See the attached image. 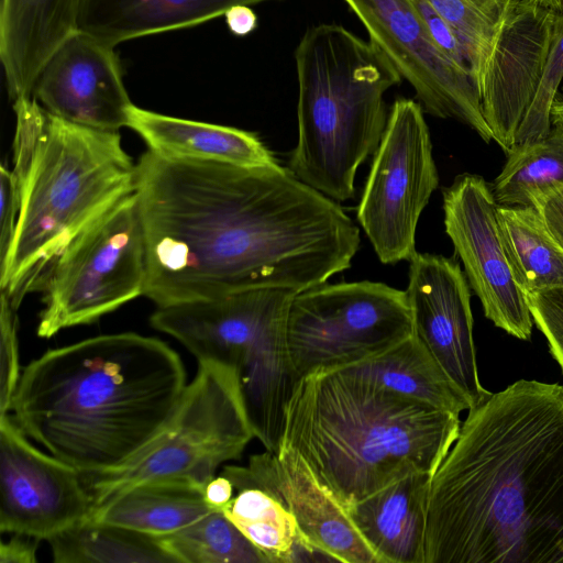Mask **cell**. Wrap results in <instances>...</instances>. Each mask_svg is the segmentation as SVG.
<instances>
[{
    "mask_svg": "<svg viewBox=\"0 0 563 563\" xmlns=\"http://www.w3.org/2000/svg\"><path fill=\"white\" fill-rule=\"evenodd\" d=\"M161 540L178 563H267L222 510H213Z\"/></svg>",
    "mask_w": 563,
    "mask_h": 563,
    "instance_id": "29",
    "label": "cell"
},
{
    "mask_svg": "<svg viewBox=\"0 0 563 563\" xmlns=\"http://www.w3.org/2000/svg\"><path fill=\"white\" fill-rule=\"evenodd\" d=\"M406 289L415 333L472 406L487 396L479 382L473 338L470 285L460 264L416 253Z\"/></svg>",
    "mask_w": 563,
    "mask_h": 563,
    "instance_id": "17",
    "label": "cell"
},
{
    "mask_svg": "<svg viewBox=\"0 0 563 563\" xmlns=\"http://www.w3.org/2000/svg\"><path fill=\"white\" fill-rule=\"evenodd\" d=\"M146 245L139 198L126 196L77 235L52 266L36 333L90 324L144 296Z\"/></svg>",
    "mask_w": 563,
    "mask_h": 563,
    "instance_id": "9",
    "label": "cell"
},
{
    "mask_svg": "<svg viewBox=\"0 0 563 563\" xmlns=\"http://www.w3.org/2000/svg\"><path fill=\"white\" fill-rule=\"evenodd\" d=\"M460 427L459 415L349 368H317L294 385L279 446L300 454L346 509L407 475L433 476Z\"/></svg>",
    "mask_w": 563,
    "mask_h": 563,
    "instance_id": "4",
    "label": "cell"
},
{
    "mask_svg": "<svg viewBox=\"0 0 563 563\" xmlns=\"http://www.w3.org/2000/svg\"><path fill=\"white\" fill-rule=\"evenodd\" d=\"M444 228L485 317L508 334L529 340L533 319L514 274L500 230L498 205L483 177L459 175L443 190Z\"/></svg>",
    "mask_w": 563,
    "mask_h": 563,
    "instance_id": "13",
    "label": "cell"
},
{
    "mask_svg": "<svg viewBox=\"0 0 563 563\" xmlns=\"http://www.w3.org/2000/svg\"><path fill=\"white\" fill-rule=\"evenodd\" d=\"M504 244L522 289L529 294L563 287V249L532 207L498 206Z\"/></svg>",
    "mask_w": 563,
    "mask_h": 563,
    "instance_id": "26",
    "label": "cell"
},
{
    "mask_svg": "<svg viewBox=\"0 0 563 563\" xmlns=\"http://www.w3.org/2000/svg\"><path fill=\"white\" fill-rule=\"evenodd\" d=\"M146 245L144 296L157 307L255 288L297 292L351 267L360 229L338 201L278 163H136Z\"/></svg>",
    "mask_w": 563,
    "mask_h": 563,
    "instance_id": "1",
    "label": "cell"
},
{
    "mask_svg": "<svg viewBox=\"0 0 563 563\" xmlns=\"http://www.w3.org/2000/svg\"><path fill=\"white\" fill-rule=\"evenodd\" d=\"M412 334L406 290L369 280L299 291L287 317L288 356L297 380L317 368L362 363Z\"/></svg>",
    "mask_w": 563,
    "mask_h": 563,
    "instance_id": "10",
    "label": "cell"
},
{
    "mask_svg": "<svg viewBox=\"0 0 563 563\" xmlns=\"http://www.w3.org/2000/svg\"><path fill=\"white\" fill-rule=\"evenodd\" d=\"M128 128L142 137L150 151L166 158L243 167L277 164L256 134L232 126L170 117L132 104Z\"/></svg>",
    "mask_w": 563,
    "mask_h": 563,
    "instance_id": "21",
    "label": "cell"
},
{
    "mask_svg": "<svg viewBox=\"0 0 563 563\" xmlns=\"http://www.w3.org/2000/svg\"><path fill=\"white\" fill-rule=\"evenodd\" d=\"M533 323L563 372V287L527 294Z\"/></svg>",
    "mask_w": 563,
    "mask_h": 563,
    "instance_id": "33",
    "label": "cell"
},
{
    "mask_svg": "<svg viewBox=\"0 0 563 563\" xmlns=\"http://www.w3.org/2000/svg\"><path fill=\"white\" fill-rule=\"evenodd\" d=\"M234 486L224 475L214 476L205 486V498L214 510H222L233 498Z\"/></svg>",
    "mask_w": 563,
    "mask_h": 563,
    "instance_id": "39",
    "label": "cell"
},
{
    "mask_svg": "<svg viewBox=\"0 0 563 563\" xmlns=\"http://www.w3.org/2000/svg\"><path fill=\"white\" fill-rule=\"evenodd\" d=\"M431 478L407 475L345 509L379 563H424Z\"/></svg>",
    "mask_w": 563,
    "mask_h": 563,
    "instance_id": "20",
    "label": "cell"
},
{
    "mask_svg": "<svg viewBox=\"0 0 563 563\" xmlns=\"http://www.w3.org/2000/svg\"><path fill=\"white\" fill-rule=\"evenodd\" d=\"M47 542L55 563H178L161 538L92 518Z\"/></svg>",
    "mask_w": 563,
    "mask_h": 563,
    "instance_id": "25",
    "label": "cell"
},
{
    "mask_svg": "<svg viewBox=\"0 0 563 563\" xmlns=\"http://www.w3.org/2000/svg\"><path fill=\"white\" fill-rule=\"evenodd\" d=\"M345 368L434 409L460 416L472 407L416 333L384 353Z\"/></svg>",
    "mask_w": 563,
    "mask_h": 563,
    "instance_id": "24",
    "label": "cell"
},
{
    "mask_svg": "<svg viewBox=\"0 0 563 563\" xmlns=\"http://www.w3.org/2000/svg\"><path fill=\"white\" fill-rule=\"evenodd\" d=\"M0 332H1V383L0 416L10 412L13 395L21 373L19 365L18 320L15 309L1 292Z\"/></svg>",
    "mask_w": 563,
    "mask_h": 563,
    "instance_id": "32",
    "label": "cell"
},
{
    "mask_svg": "<svg viewBox=\"0 0 563 563\" xmlns=\"http://www.w3.org/2000/svg\"><path fill=\"white\" fill-rule=\"evenodd\" d=\"M32 97L67 122L119 132L128 126L129 98L115 46L77 30L49 57Z\"/></svg>",
    "mask_w": 563,
    "mask_h": 563,
    "instance_id": "18",
    "label": "cell"
},
{
    "mask_svg": "<svg viewBox=\"0 0 563 563\" xmlns=\"http://www.w3.org/2000/svg\"><path fill=\"white\" fill-rule=\"evenodd\" d=\"M225 24L235 36H246L257 26L258 20L251 5L236 4L224 13Z\"/></svg>",
    "mask_w": 563,
    "mask_h": 563,
    "instance_id": "38",
    "label": "cell"
},
{
    "mask_svg": "<svg viewBox=\"0 0 563 563\" xmlns=\"http://www.w3.org/2000/svg\"><path fill=\"white\" fill-rule=\"evenodd\" d=\"M13 169L21 198L0 290L18 310L42 290L68 244L136 190V164L119 132L62 120L33 97L13 102Z\"/></svg>",
    "mask_w": 563,
    "mask_h": 563,
    "instance_id": "5",
    "label": "cell"
},
{
    "mask_svg": "<svg viewBox=\"0 0 563 563\" xmlns=\"http://www.w3.org/2000/svg\"><path fill=\"white\" fill-rule=\"evenodd\" d=\"M81 0H1L0 60L8 95L31 98L54 52L78 30Z\"/></svg>",
    "mask_w": 563,
    "mask_h": 563,
    "instance_id": "19",
    "label": "cell"
},
{
    "mask_svg": "<svg viewBox=\"0 0 563 563\" xmlns=\"http://www.w3.org/2000/svg\"><path fill=\"white\" fill-rule=\"evenodd\" d=\"M0 267L10 252L21 209L15 177L5 165L0 167Z\"/></svg>",
    "mask_w": 563,
    "mask_h": 563,
    "instance_id": "35",
    "label": "cell"
},
{
    "mask_svg": "<svg viewBox=\"0 0 563 563\" xmlns=\"http://www.w3.org/2000/svg\"><path fill=\"white\" fill-rule=\"evenodd\" d=\"M367 31L369 42L415 90L424 112L456 120L489 143L478 85L431 40L411 0H344Z\"/></svg>",
    "mask_w": 563,
    "mask_h": 563,
    "instance_id": "12",
    "label": "cell"
},
{
    "mask_svg": "<svg viewBox=\"0 0 563 563\" xmlns=\"http://www.w3.org/2000/svg\"><path fill=\"white\" fill-rule=\"evenodd\" d=\"M450 24L463 45L478 88L501 18L473 0H427ZM481 91V89H479Z\"/></svg>",
    "mask_w": 563,
    "mask_h": 563,
    "instance_id": "30",
    "label": "cell"
},
{
    "mask_svg": "<svg viewBox=\"0 0 563 563\" xmlns=\"http://www.w3.org/2000/svg\"><path fill=\"white\" fill-rule=\"evenodd\" d=\"M187 385L180 356L164 341L102 334L33 360L10 411L26 437L81 474L108 473L165 431Z\"/></svg>",
    "mask_w": 563,
    "mask_h": 563,
    "instance_id": "3",
    "label": "cell"
},
{
    "mask_svg": "<svg viewBox=\"0 0 563 563\" xmlns=\"http://www.w3.org/2000/svg\"><path fill=\"white\" fill-rule=\"evenodd\" d=\"M532 207L538 210L547 229L563 249V186L542 192L533 200Z\"/></svg>",
    "mask_w": 563,
    "mask_h": 563,
    "instance_id": "36",
    "label": "cell"
},
{
    "mask_svg": "<svg viewBox=\"0 0 563 563\" xmlns=\"http://www.w3.org/2000/svg\"><path fill=\"white\" fill-rule=\"evenodd\" d=\"M37 542L35 538L14 533L0 544V563H35Z\"/></svg>",
    "mask_w": 563,
    "mask_h": 563,
    "instance_id": "37",
    "label": "cell"
},
{
    "mask_svg": "<svg viewBox=\"0 0 563 563\" xmlns=\"http://www.w3.org/2000/svg\"><path fill=\"white\" fill-rule=\"evenodd\" d=\"M234 489L256 487L278 500L295 518L310 548L331 561L379 563L346 510L320 484L295 450L279 446L253 454L246 465L222 470Z\"/></svg>",
    "mask_w": 563,
    "mask_h": 563,
    "instance_id": "15",
    "label": "cell"
},
{
    "mask_svg": "<svg viewBox=\"0 0 563 563\" xmlns=\"http://www.w3.org/2000/svg\"><path fill=\"white\" fill-rule=\"evenodd\" d=\"M563 80V14H556L553 36L544 68L516 135L515 145L530 143L551 130V108ZM514 145V146H515Z\"/></svg>",
    "mask_w": 563,
    "mask_h": 563,
    "instance_id": "31",
    "label": "cell"
},
{
    "mask_svg": "<svg viewBox=\"0 0 563 563\" xmlns=\"http://www.w3.org/2000/svg\"><path fill=\"white\" fill-rule=\"evenodd\" d=\"M551 124L563 126V98H555L551 108Z\"/></svg>",
    "mask_w": 563,
    "mask_h": 563,
    "instance_id": "41",
    "label": "cell"
},
{
    "mask_svg": "<svg viewBox=\"0 0 563 563\" xmlns=\"http://www.w3.org/2000/svg\"><path fill=\"white\" fill-rule=\"evenodd\" d=\"M294 56L298 142L287 168L324 196L346 201L360 165L386 129L385 93L402 77L376 45L333 23L308 27Z\"/></svg>",
    "mask_w": 563,
    "mask_h": 563,
    "instance_id": "6",
    "label": "cell"
},
{
    "mask_svg": "<svg viewBox=\"0 0 563 563\" xmlns=\"http://www.w3.org/2000/svg\"><path fill=\"white\" fill-rule=\"evenodd\" d=\"M274 0H81L78 30L117 46L157 33L196 26L236 4Z\"/></svg>",
    "mask_w": 563,
    "mask_h": 563,
    "instance_id": "22",
    "label": "cell"
},
{
    "mask_svg": "<svg viewBox=\"0 0 563 563\" xmlns=\"http://www.w3.org/2000/svg\"><path fill=\"white\" fill-rule=\"evenodd\" d=\"M253 438L235 371L198 362L173 420L144 452L117 471L81 474L92 496L91 515L115 495L153 478L186 477L205 487Z\"/></svg>",
    "mask_w": 563,
    "mask_h": 563,
    "instance_id": "8",
    "label": "cell"
},
{
    "mask_svg": "<svg viewBox=\"0 0 563 563\" xmlns=\"http://www.w3.org/2000/svg\"><path fill=\"white\" fill-rule=\"evenodd\" d=\"M424 563H563V386L468 409L430 483Z\"/></svg>",
    "mask_w": 563,
    "mask_h": 563,
    "instance_id": "2",
    "label": "cell"
},
{
    "mask_svg": "<svg viewBox=\"0 0 563 563\" xmlns=\"http://www.w3.org/2000/svg\"><path fill=\"white\" fill-rule=\"evenodd\" d=\"M556 14L536 0H511L500 19L479 89L493 140L506 154L536 95Z\"/></svg>",
    "mask_w": 563,
    "mask_h": 563,
    "instance_id": "16",
    "label": "cell"
},
{
    "mask_svg": "<svg viewBox=\"0 0 563 563\" xmlns=\"http://www.w3.org/2000/svg\"><path fill=\"white\" fill-rule=\"evenodd\" d=\"M81 473L33 446L10 413L0 416V531L48 540L90 517Z\"/></svg>",
    "mask_w": 563,
    "mask_h": 563,
    "instance_id": "14",
    "label": "cell"
},
{
    "mask_svg": "<svg viewBox=\"0 0 563 563\" xmlns=\"http://www.w3.org/2000/svg\"><path fill=\"white\" fill-rule=\"evenodd\" d=\"M411 2L434 44L450 59L472 74L467 54L450 24L427 0H411Z\"/></svg>",
    "mask_w": 563,
    "mask_h": 563,
    "instance_id": "34",
    "label": "cell"
},
{
    "mask_svg": "<svg viewBox=\"0 0 563 563\" xmlns=\"http://www.w3.org/2000/svg\"><path fill=\"white\" fill-rule=\"evenodd\" d=\"M487 12L501 18L511 0H473Z\"/></svg>",
    "mask_w": 563,
    "mask_h": 563,
    "instance_id": "40",
    "label": "cell"
},
{
    "mask_svg": "<svg viewBox=\"0 0 563 563\" xmlns=\"http://www.w3.org/2000/svg\"><path fill=\"white\" fill-rule=\"evenodd\" d=\"M536 1L558 14H563V0H536Z\"/></svg>",
    "mask_w": 563,
    "mask_h": 563,
    "instance_id": "42",
    "label": "cell"
},
{
    "mask_svg": "<svg viewBox=\"0 0 563 563\" xmlns=\"http://www.w3.org/2000/svg\"><path fill=\"white\" fill-rule=\"evenodd\" d=\"M297 291L255 288L157 307L151 325L179 341L198 362L235 371L255 438L279 448L285 405L297 378L287 349V317Z\"/></svg>",
    "mask_w": 563,
    "mask_h": 563,
    "instance_id": "7",
    "label": "cell"
},
{
    "mask_svg": "<svg viewBox=\"0 0 563 563\" xmlns=\"http://www.w3.org/2000/svg\"><path fill=\"white\" fill-rule=\"evenodd\" d=\"M213 510L202 485L186 477H159L129 487L89 518L162 538Z\"/></svg>",
    "mask_w": 563,
    "mask_h": 563,
    "instance_id": "23",
    "label": "cell"
},
{
    "mask_svg": "<svg viewBox=\"0 0 563 563\" xmlns=\"http://www.w3.org/2000/svg\"><path fill=\"white\" fill-rule=\"evenodd\" d=\"M563 186V126L552 124L540 140L515 145L492 185L498 206L528 207L542 192Z\"/></svg>",
    "mask_w": 563,
    "mask_h": 563,
    "instance_id": "28",
    "label": "cell"
},
{
    "mask_svg": "<svg viewBox=\"0 0 563 563\" xmlns=\"http://www.w3.org/2000/svg\"><path fill=\"white\" fill-rule=\"evenodd\" d=\"M222 511L261 551L267 563L301 562L318 555L300 532L294 516L260 488L236 489V495Z\"/></svg>",
    "mask_w": 563,
    "mask_h": 563,
    "instance_id": "27",
    "label": "cell"
},
{
    "mask_svg": "<svg viewBox=\"0 0 563 563\" xmlns=\"http://www.w3.org/2000/svg\"><path fill=\"white\" fill-rule=\"evenodd\" d=\"M439 186L424 110L408 98L394 101L374 153L356 219L383 264L416 253L421 212Z\"/></svg>",
    "mask_w": 563,
    "mask_h": 563,
    "instance_id": "11",
    "label": "cell"
}]
</instances>
